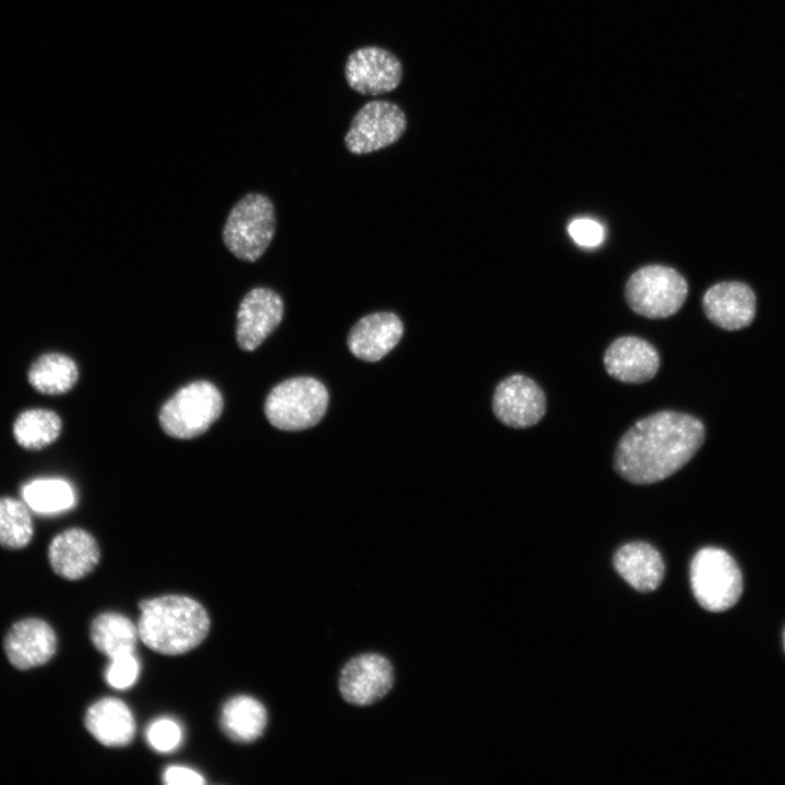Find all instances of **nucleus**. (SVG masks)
Instances as JSON below:
<instances>
[{"instance_id": "14", "label": "nucleus", "mask_w": 785, "mask_h": 785, "mask_svg": "<svg viewBox=\"0 0 785 785\" xmlns=\"http://www.w3.org/2000/svg\"><path fill=\"white\" fill-rule=\"evenodd\" d=\"M99 558L100 552L95 538L81 528L58 533L48 546L51 569L68 580H78L90 573Z\"/></svg>"}, {"instance_id": "11", "label": "nucleus", "mask_w": 785, "mask_h": 785, "mask_svg": "<svg viewBox=\"0 0 785 785\" xmlns=\"http://www.w3.org/2000/svg\"><path fill=\"white\" fill-rule=\"evenodd\" d=\"M285 305L281 297L267 287L245 293L237 312L235 338L240 349L255 350L279 326Z\"/></svg>"}, {"instance_id": "26", "label": "nucleus", "mask_w": 785, "mask_h": 785, "mask_svg": "<svg viewBox=\"0 0 785 785\" xmlns=\"http://www.w3.org/2000/svg\"><path fill=\"white\" fill-rule=\"evenodd\" d=\"M183 733L180 724L171 717H159L146 729L148 745L158 752H171L182 742Z\"/></svg>"}, {"instance_id": "21", "label": "nucleus", "mask_w": 785, "mask_h": 785, "mask_svg": "<svg viewBox=\"0 0 785 785\" xmlns=\"http://www.w3.org/2000/svg\"><path fill=\"white\" fill-rule=\"evenodd\" d=\"M29 385L44 395H61L70 391L78 379L75 361L60 352L38 357L27 372Z\"/></svg>"}, {"instance_id": "29", "label": "nucleus", "mask_w": 785, "mask_h": 785, "mask_svg": "<svg viewBox=\"0 0 785 785\" xmlns=\"http://www.w3.org/2000/svg\"><path fill=\"white\" fill-rule=\"evenodd\" d=\"M162 781L168 785H201L205 783L201 773L183 765L168 766L164 771Z\"/></svg>"}, {"instance_id": "16", "label": "nucleus", "mask_w": 785, "mask_h": 785, "mask_svg": "<svg viewBox=\"0 0 785 785\" xmlns=\"http://www.w3.org/2000/svg\"><path fill=\"white\" fill-rule=\"evenodd\" d=\"M703 310L716 326L736 330L748 326L756 314V295L740 281H723L712 286L704 294Z\"/></svg>"}, {"instance_id": "2", "label": "nucleus", "mask_w": 785, "mask_h": 785, "mask_svg": "<svg viewBox=\"0 0 785 785\" xmlns=\"http://www.w3.org/2000/svg\"><path fill=\"white\" fill-rule=\"evenodd\" d=\"M138 607V638L157 653H186L197 647L209 631L210 620L206 609L190 596L162 595L143 600Z\"/></svg>"}, {"instance_id": "3", "label": "nucleus", "mask_w": 785, "mask_h": 785, "mask_svg": "<svg viewBox=\"0 0 785 785\" xmlns=\"http://www.w3.org/2000/svg\"><path fill=\"white\" fill-rule=\"evenodd\" d=\"M275 231L271 201L264 194L249 193L231 208L222 229V241L237 258L255 262L269 246Z\"/></svg>"}, {"instance_id": "6", "label": "nucleus", "mask_w": 785, "mask_h": 785, "mask_svg": "<svg viewBox=\"0 0 785 785\" xmlns=\"http://www.w3.org/2000/svg\"><path fill=\"white\" fill-rule=\"evenodd\" d=\"M690 583L698 603L710 612H723L739 600L742 576L735 559L724 550L703 547L690 564Z\"/></svg>"}, {"instance_id": "8", "label": "nucleus", "mask_w": 785, "mask_h": 785, "mask_svg": "<svg viewBox=\"0 0 785 785\" xmlns=\"http://www.w3.org/2000/svg\"><path fill=\"white\" fill-rule=\"evenodd\" d=\"M406 129L407 117L398 105L372 100L353 116L345 144L352 154H370L396 143Z\"/></svg>"}, {"instance_id": "27", "label": "nucleus", "mask_w": 785, "mask_h": 785, "mask_svg": "<svg viewBox=\"0 0 785 785\" xmlns=\"http://www.w3.org/2000/svg\"><path fill=\"white\" fill-rule=\"evenodd\" d=\"M109 660L110 662L105 672L107 684L116 689L132 687L140 675V663L134 652L119 654Z\"/></svg>"}, {"instance_id": "13", "label": "nucleus", "mask_w": 785, "mask_h": 785, "mask_svg": "<svg viewBox=\"0 0 785 785\" xmlns=\"http://www.w3.org/2000/svg\"><path fill=\"white\" fill-rule=\"evenodd\" d=\"M3 650L17 669H31L46 664L57 650V637L49 624L38 618L16 621L8 631Z\"/></svg>"}, {"instance_id": "5", "label": "nucleus", "mask_w": 785, "mask_h": 785, "mask_svg": "<svg viewBox=\"0 0 785 785\" xmlns=\"http://www.w3.org/2000/svg\"><path fill=\"white\" fill-rule=\"evenodd\" d=\"M224 399L218 388L207 381H196L180 388L159 411L165 433L189 439L205 433L219 418Z\"/></svg>"}, {"instance_id": "24", "label": "nucleus", "mask_w": 785, "mask_h": 785, "mask_svg": "<svg viewBox=\"0 0 785 785\" xmlns=\"http://www.w3.org/2000/svg\"><path fill=\"white\" fill-rule=\"evenodd\" d=\"M21 496L31 510L40 515L60 514L76 504L73 486L60 478L34 479L21 487Z\"/></svg>"}, {"instance_id": "10", "label": "nucleus", "mask_w": 785, "mask_h": 785, "mask_svg": "<svg viewBox=\"0 0 785 785\" xmlns=\"http://www.w3.org/2000/svg\"><path fill=\"white\" fill-rule=\"evenodd\" d=\"M392 684V666L378 653H363L350 659L341 668L338 680L343 700L359 706L381 700Z\"/></svg>"}, {"instance_id": "15", "label": "nucleus", "mask_w": 785, "mask_h": 785, "mask_svg": "<svg viewBox=\"0 0 785 785\" xmlns=\"http://www.w3.org/2000/svg\"><path fill=\"white\" fill-rule=\"evenodd\" d=\"M403 324L392 312H375L361 317L350 329L348 347L358 359L375 362L400 341Z\"/></svg>"}, {"instance_id": "12", "label": "nucleus", "mask_w": 785, "mask_h": 785, "mask_svg": "<svg viewBox=\"0 0 785 785\" xmlns=\"http://www.w3.org/2000/svg\"><path fill=\"white\" fill-rule=\"evenodd\" d=\"M546 410L541 387L530 377L515 374L502 381L493 396V411L504 424L523 428L536 424Z\"/></svg>"}, {"instance_id": "20", "label": "nucleus", "mask_w": 785, "mask_h": 785, "mask_svg": "<svg viewBox=\"0 0 785 785\" xmlns=\"http://www.w3.org/2000/svg\"><path fill=\"white\" fill-rule=\"evenodd\" d=\"M267 712L257 699L240 695L229 699L220 713V726L233 741L252 742L263 734Z\"/></svg>"}, {"instance_id": "17", "label": "nucleus", "mask_w": 785, "mask_h": 785, "mask_svg": "<svg viewBox=\"0 0 785 785\" xmlns=\"http://www.w3.org/2000/svg\"><path fill=\"white\" fill-rule=\"evenodd\" d=\"M606 372L617 381L639 384L653 378L660 367V355L647 340L625 336L611 343L604 354Z\"/></svg>"}, {"instance_id": "9", "label": "nucleus", "mask_w": 785, "mask_h": 785, "mask_svg": "<svg viewBox=\"0 0 785 785\" xmlns=\"http://www.w3.org/2000/svg\"><path fill=\"white\" fill-rule=\"evenodd\" d=\"M346 81L351 89L364 96L392 92L402 77V64L389 50L361 47L351 52L345 65Z\"/></svg>"}, {"instance_id": "23", "label": "nucleus", "mask_w": 785, "mask_h": 785, "mask_svg": "<svg viewBox=\"0 0 785 785\" xmlns=\"http://www.w3.org/2000/svg\"><path fill=\"white\" fill-rule=\"evenodd\" d=\"M61 430V418L55 411L44 408L22 411L12 426L15 442L27 450H40L51 445Z\"/></svg>"}, {"instance_id": "28", "label": "nucleus", "mask_w": 785, "mask_h": 785, "mask_svg": "<svg viewBox=\"0 0 785 785\" xmlns=\"http://www.w3.org/2000/svg\"><path fill=\"white\" fill-rule=\"evenodd\" d=\"M568 233L580 246L594 247L604 240L603 226L590 218H578L568 225Z\"/></svg>"}, {"instance_id": "4", "label": "nucleus", "mask_w": 785, "mask_h": 785, "mask_svg": "<svg viewBox=\"0 0 785 785\" xmlns=\"http://www.w3.org/2000/svg\"><path fill=\"white\" fill-rule=\"evenodd\" d=\"M328 406L326 387L316 378L286 379L268 394L264 411L267 420L282 431H301L317 424Z\"/></svg>"}, {"instance_id": "22", "label": "nucleus", "mask_w": 785, "mask_h": 785, "mask_svg": "<svg viewBox=\"0 0 785 785\" xmlns=\"http://www.w3.org/2000/svg\"><path fill=\"white\" fill-rule=\"evenodd\" d=\"M89 633L94 647L108 659L134 652L138 638L137 626L113 612L99 614L92 621Z\"/></svg>"}, {"instance_id": "1", "label": "nucleus", "mask_w": 785, "mask_h": 785, "mask_svg": "<svg viewBox=\"0 0 785 785\" xmlns=\"http://www.w3.org/2000/svg\"><path fill=\"white\" fill-rule=\"evenodd\" d=\"M703 423L687 413L660 411L636 422L618 442L614 467L633 484L662 481L683 468L701 447Z\"/></svg>"}, {"instance_id": "7", "label": "nucleus", "mask_w": 785, "mask_h": 785, "mask_svg": "<svg viewBox=\"0 0 785 785\" xmlns=\"http://www.w3.org/2000/svg\"><path fill=\"white\" fill-rule=\"evenodd\" d=\"M688 285L674 268L648 265L628 279L625 297L630 309L649 318H665L675 314L686 301Z\"/></svg>"}, {"instance_id": "30", "label": "nucleus", "mask_w": 785, "mask_h": 785, "mask_svg": "<svg viewBox=\"0 0 785 785\" xmlns=\"http://www.w3.org/2000/svg\"><path fill=\"white\" fill-rule=\"evenodd\" d=\"M783 645H784V650H785V628H784V631H783Z\"/></svg>"}, {"instance_id": "18", "label": "nucleus", "mask_w": 785, "mask_h": 785, "mask_svg": "<svg viewBox=\"0 0 785 785\" xmlns=\"http://www.w3.org/2000/svg\"><path fill=\"white\" fill-rule=\"evenodd\" d=\"M84 724L89 734L107 747H124L135 735V720L120 699L108 697L94 702L86 711Z\"/></svg>"}, {"instance_id": "25", "label": "nucleus", "mask_w": 785, "mask_h": 785, "mask_svg": "<svg viewBox=\"0 0 785 785\" xmlns=\"http://www.w3.org/2000/svg\"><path fill=\"white\" fill-rule=\"evenodd\" d=\"M31 509L22 500L0 497V545L8 550H21L34 535Z\"/></svg>"}, {"instance_id": "19", "label": "nucleus", "mask_w": 785, "mask_h": 785, "mask_svg": "<svg viewBox=\"0 0 785 785\" xmlns=\"http://www.w3.org/2000/svg\"><path fill=\"white\" fill-rule=\"evenodd\" d=\"M619 576L641 592L655 590L664 577V561L656 548L645 542H630L619 547L613 557Z\"/></svg>"}]
</instances>
